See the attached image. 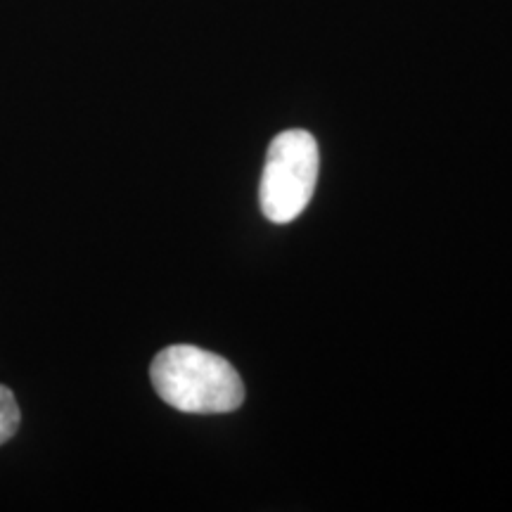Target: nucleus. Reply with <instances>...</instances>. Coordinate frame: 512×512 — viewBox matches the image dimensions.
<instances>
[{
	"mask_svg": "<svg viewBox=\"0 0 512 512\" xmlns=\"http://www.w3.org/2000/svg\"><path fill=\"white\" fill-rule=\"evenodd\" d=\"M19 422H22V413H19L15 394L5 384H0V444L15 437Z\"/></svg>",
	"mask_w": 512,
	"mask_h": 512,
	"instance_id": "3",
	"label": "nucleus"
},
{
	"mask_svg": "<svg viewBox=\"0 0 512 512\" xmlns=\"http://www.w3.org/2000/svg\"><path fill=\"white\" fill-rule=\"evenodd\" d=\"M318 143L309 131L278 133L268 145L259 202L271 223H290L309 207L318 181Z\"/></svg>",
	"mask_w": 512,
	"mask_h": 512,
	"instance_id": "2",
	"label": "nucleus"
},
{
	"mask_svg": "<svg viewBox=\"0 0 512 512\" xmlns=\"http://www.w3.org/2000/svg\"><path fill=\"white\" fill-rule=\"evenodd\" d=\"M162 401L181 413H230L245 401V384L226 358L190 344L159 351L150 368Z\"/></svg>",
	"mask_w": 512,
	"mask_h": 512,
	"instance_id": "1",
	"label": "nucleus"
}]
</instances>
